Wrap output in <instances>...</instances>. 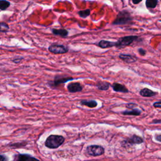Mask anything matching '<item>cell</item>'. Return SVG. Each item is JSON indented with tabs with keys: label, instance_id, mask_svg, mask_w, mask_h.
I'll list each match as a JSON object with an SVG mask.
<instances>
[{
	"label": "cell",
	"instance_id": "cell-1",
	"mask_svg": "<svg viewBox=\"0 0 161 161\" xmlns=\"http://www.w3.org/2000/svg\"><path fill=\"white\" fill-rule=\"evenodd\" d=\"M65 139L61 135H51L46 139L45 145L49 149H56L64 143Z\"/></svg>",
	"mask_w": 161,
	"mask_h": 161
},
{
	"label": "cell",
	"instance_id": "cell-2",
	"mask_svg": "<svg viewBox=\"0 0 161 161\" xmlns=\"http://www.w3.org/2000/svg\"><path fill=\"white\" fill-rule=\"evenodd\" d=\"M132 20V17L130 13L126 11H123L118 14L115 20L113 22V25H125L130 23Z\"/></svg>",
	"mask_w": 161,
	"mask_h": 161
},
{
	"label": "cell",
	"instance_id": "cell-3",
	"mask_svg": "<svg viewBox=\"0 0 161 161\" xmlns=\"http://www.w3.org/2000/svg\"><path fill=\"white\" fill-rule=\"evenodd\" d=\"M138 39L137 36L135 35H130V36H126L120 38L118 39L117 42H116L115 47L118 49H123L125 47H127L132 44L133 42L136 40Z\"/></svg>",
	"mask_w": 161,
	"mask_h": 161
},
{
	"label": "cell",
	"instance_id": "cell-4",
	"mask_svg": "<svg viewBox=\"0 0 161 161\" xmlns=\"http://www.w3.org/2000/svg\"><path fill=\"white\" fill-rule=\"evenodd\" d=\"M74 79H75V78H74L72 77H69V76L57 75L54 78V81L49 82V85L51 87H57L60 86L61 84H64L67 82L71 81Z\"/></svg>",
	"mask_w": 161,
	"mask_h": 161
},
{
	"label": "cell",
	"instance_id": "cell-5",
	"mask_svg": "<svg viewBox=\"0 0 161 161\" xmlns=\"http://www.w3.org/2000/svg\"><path fill=\"white\" fill-rule=\"evenodd\" d=\"M49 50L54 54H64L69 51V48L64 45L52 44L49 46Z\"/></svg>",
	"mask_w": 161,
	"mask_h": 161
},
{
	"label": "cell",
	"instance_id": "cell-6",
	"mask_svg": "<svg viewBox=\"0 0 161 161\" xmlns=\"http://www.w3.org/2000/svg\"><path fill=\"white\" fill-rule=\"evenodd\" d=\"M88 154L91 156H99L105 153V149L103 147L99 146H90L86 149Z\"/></svg>",
	"mask_w": 161,
	"mask_h": 161
},
{
	"label": "cell",
	"instance_id": "cell-7",
	"mask_svg": "<svg viewBox=\"0 0 161 161\" xmlns=\"http://www.w3.org/2000/svg\"><path fill=\"white\" fill-rule=\"evenodd\" d=\"M67 90L69 92L74 93L77 92H80L83 89V86L81 85L80 82H71L67 86Z\"/></svg>",
	"mask_w": 161,
	"mask_h": 161
},
{
	"label": "cell",
	"instance_id": "cell-8",
	"mask_svg": "<svg viewBox=\"0 0 161 161\" xmlns=\"http://www.w3.org/2000/svg\"><path fill=\"white\" fill-rule=\"evenodd\" d=\"M15 161H40V160L28 154H18L17 156H16Z\"/></svg>",
	"mask_w": 161,
	"mask_h": 161
},
{
	"label": "cell",
	"instance_id": "cell-9",
	"mask_svg": "<svg viewBox=\"0 0 161 161\" xmlns=\"http://www.w3.org/2000/svg\"><path fill=\"white\" fill-rule=\"evenodd\" d=\"M112 87L115 92H120L123 93H126L129 92L128 89H127L125 86L118 82H114L112 85Z\"/></svg>",
	"mask_w": 161,
	"mask_h": 161
},
{
	"label": "cell",
	"instance_id": "cell-10",
	"mask_svg": "<svg viewBox=\"0 0 161 161\" xmlns=\"http://www.w3.org/2000/svg\"><path fill=\"white\" fill-rule=\"evenodd\" d=\"M115 44H116V42L102 40L99 42L98 45L102 49H108V48L115 47Z\"/></svg>",
	"mask_w": 161,
	"mask_h": 161
},
{
	"label": "cell",
	"instance_id": "cell-11",
	"mask_svg": "<svg viewBox=\"0 0 161 161\" xmlns=\"http://www.w3.org/2000/svg\"><path fill=\"white\" fill-rule=\"evenodd\" d=\"M126 141V142L129 143L130 145H133V144H140L143 142V140L142 137L135 135H133L132 137L129 138Z\"/></svg>",
	"mask_w": 161,
	"mask_h": 161
},
{
	"label": "cell",
	"instance_id": "cell-12",
	"mask_svg": "<svg viewBox=\"0 0 161 161\" xmlns=\"http://www.w3.org/2000/svg\"><path fill=\"white\" fill-rule=\"evenodd\" d=\"M140 95L143 97H152L157 95V92L148 88H143L140 91Z\"/></svg>",
	"mask_w": 161,
	"mask_h": 161
},
{
	"label": "cell",
	"instance_id": "cell-13",
	"mask_svg": "<svg viewBox=\"0 0 161 161\" xmlns=\"http://www.w3.org/2000/svg\"><path fill=\"white\" fill-rule=\"evenodd\" d=\"M120 59L123 60L124 62L126 63H132L137 61V57L135 58V57L130 55V54H121L119 55Z\"/></svg>",
	"mask_w": 161,
	"mask_h": 161
},
{
	"label": "cell",
	"instance_id": "cell-14",
	"mask_svg": "<svg viewBox=\"0 0 161 161\" xmlns=\"http://www.w3.org/2000/svg\"><path fill=\"white\" fill-rule=\"evenodd\" d=\"M52 32L54 35L60 36L61 37H66L69 34V32L66 29H53L52 30Z\"/></svg>",
	"mask_w": 161,
	"mask_h": 161
},
{
	"label": "cell",
	"instance_id": "cell-15",
	"mask_svg": "<svg viewBox=\"0 0 161 161\" xmlns=\"http://www.w3.org/2000/svg\"><path fill=\"white\" fill-rule=\"evenodd\" d=\"M110 86V84L106 81H99L96 84L97 88L101 91L108 90Z\"/></svg>",
	"mask_w": 161,
	"mask_h": 161
},
{
	"label": "cell",
	"instance_id": "cell-16",
	"mask_svg": "<svg viewBox=\"0 0 161 161\" xmlns=\"http://www.w3.org/2000/svg\"><path fill=\"white\" fill-rule=\"evenodd\" d=\"M81 104L89 108H95L98 105L97 102L95 100H82L81 101Z\"/></svg>",
	"mask_w": 161,
	"mask_h": 161
},
{
	"label": "cell",
	"instance_id": "cell-17",
	"mask_svg": "<svg viewBox=\"0 0 161 161\" xmlns=\"http://www.w3.org/2000/svg\"><path fill=\"white\" fill-rule=\"evenodd\" d=\"M122 114L124 115L139 116L141 114V111L139 109H132V110H131V111H125L122 112Z\"/></svg>",
	"mask_w": 161,
	"mask_h": 161
},
{
	"label": "cell",
	"instance_id": "cell-18",
	"mask_svg": "<svg viewBox=\"0 0 161 161\" xmlns=\"http://www.w3.org/2000/svg\"><path fill=\"white\" fill-rule=\"evenodd\" d=\"M10 5V2L7 1V0H0V10H5L8 9Z\"/></svg>",
	"mask_w": 161,
	"mask_h": 161
},
{
	"label": "cell",
	"instance_id": "cell-19",
	"mask_svg": "<svg viewBox=\"0 0 161 161\" xmlns=\"http://www.w3.org/2000/svg\"><path fill=\"white\" fill-rule=\"evenodd\" d=\"M158 4V0H146V5L148 8H154Z\"/></svg>",
	"mask_w": 161,
	"mask_h": 161
},
{
	"label": "cell",
	"instance_id": "cell-20",
	"mask_svg": "<svg viewBox=\"0 0 161 161\" xmlns=\"http://www.w3.org/2000/svg\"><path fill=\"white\" fill-rule=\"evenodd\" d=\"M91 13V10L89 9H86L84 10H81L78 12V15H79L80 17L82 18H86L88 16L90 15Z\"/></svg>",
	"mask_w": 161,
	"mask_h": 161
},
{
	"label": "cell",
	"instance_id": "cell-21",
	"mask_svg": "<svg viewBox=\"0 0 161 161\" xmlns=\"http://www.w3.org/2000/svg\"><path fill=\"white\" fill-rule=\"evenodd\" d=\"M9 25L4 22H0V32L6 33L9 30Z\"/></svg>",
	"mask_w": 161,
	"mask_h": 161
},
{
	"label": "cell",
	"instance_id": "cell-22",
	"mask_svg": "<svg viewBox=\"0 0 161 161\" xmlns=\"http://www.w3.org/2000/svg\"><path fill=\"white\" fill-rule=\"evenodd\" d=\"M137 105L136 104H135V103H128V104H126V107L127 108H129V109H133L134 107L135 106H137Z\"/></svg>",
	"mask_w": 161,
	"mask_h": 161
},
{
	"label": "cell",
	"instance_id": "cell-23",
	"mask_svg": "<svg viewBox=\"0 0 161 161\" xmlns=\"http://www.w3.org/2000/svg\"><path fill=\"white\" fill-rule=\"evenodd\" d=\"M23 59V57H18V58H16V59H13L12 61H13L14 63H15V64H18V63H20V62L22 61V60Z\"/></svg>",
	"mask_w": 161,
	"mask_h": 161
},
{
	"label": "cell",
	"instance_id": "cell-24",
	"mask_svg": "<svg viewBox=\"0 0 161 161\" xmlns=\"http://www.w3.org/2000/svg\"><path fill=\"white\" fill-rule=\"evenodd\" d=\"M138 51L139 52V54L141 55H145L146 54V51L144 49H142V48H140L139 50H138Z\"/></svg>",
	"mask_w": 161,
	"mask_h": 161
},
{
	"label": "cell",
	"instance_id": "cell-25",
	"mask_svg": "<svg viewBox=\"0 0 161 161\" xmlns=\"http://www.w3.org/2000/svg\"><path fill=\"white\" fill-rule=\"evenodd\" d=\"M154 106L155 108H161V101H158V102H156L154 103Z\"/></svg>",
	"mask_w": 161,
	"mask_h": 161
},
{
	"label": "cell",
	"instance_id": "cell-26",
	"mask_svg": "<svg viewBox=\"0 0 161 161\" xmlns=\"http://www.w3.org/2000/svg\"><path fill=\"white\" fill-rule=\"evenodd\" d=\"M8 159L5 155H0V161H7Z\"/></svg>",
	"mask_w": 161,
	"mask_h": 161
},
{
	"label": "cell",
	"instance_id": "cell-27",
	"mask_svg": "<svg viewBox=\"0 0 161 161\" xmlns=\"http://www.w3.org/2000/svg\"><path fill=\"white\" fill-rule=\"evenodd\" d=\"M142 1V0H132V2L135 5H137V4L140 3Z\"/></svg>",
	"mask_w": 161,
	"mask_h": 161
},
{
	"label": "cell",
	"instance_id": "cell-28",
	"mask_svg": "<svg viewBox=\"0 0 161 161\" xmlns=\"http://www.w3.org/2000/svg\"><path fill=\"white\" fill-rule=\"evenodd\" d=\"M156 139L157 141L161 142V135H156Z\"/></svg>",
	"mask_w": 161,
	"mask_h": 161
},
{
	"label": "cell",
	"instance_id": "cell-29",
	"mask_svg": "<svg viewBox=\"0 0 161 161\" xmlns=\"http://www.w3.org/2000/svg\"><path fill=\"white\" fill-rule=\"evenodd\" d=\"M152 123H161V120H156L152 122Z\"/></svg>",
	"mask_w": 161,
	"mask_h": 161
}]
</instances>
